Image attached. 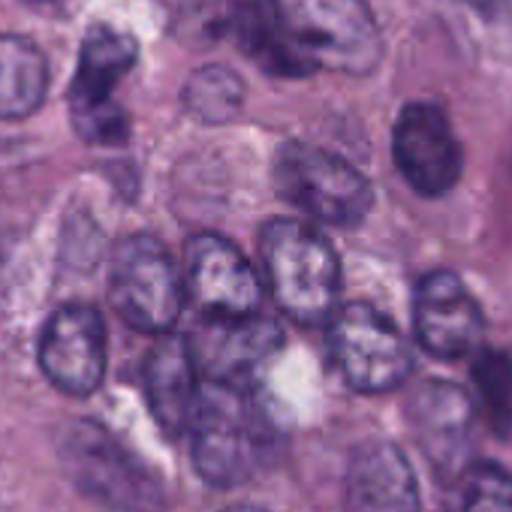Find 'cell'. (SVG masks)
<instances>
[{
    "mask_svg": "<svg viewBox=\"0 0 512 512\" xmlns=\"http://www.w3.org/2000/svg\"><path fill=\"white\" fill-rule=\"evenodd\" d=\"M43 374L67 395H91L106 374V326L103 317L82 302L61 305L40 338Z\"/></svg>",
    "mask_w": 512,
    "mask_h": 512,
    "instance_id": "7c38bea8",
    "label": "cell"
},
{
    "mask_svg": "<svg viewBox=\"0 0 512 512\" xmlns=\"http://www.w3.org/2000/svg\"><path fill=\"white\" fill-rule=\"evenodd\" d=\"M290 40L320 67L371 73L383 55L380 28L365 0H272Z\"/></svg>",
    "mask_w": 512,
    "mask_h": 512,
    "instance_id": "3957f363",
    "label": "cell"
},
{
    "mask_svg": "<svg viewBox=\"0 0 512 512\" xmlns=\"http://www.w3.org/2000/svg\"><path fill=\"white\" fill-rule=\"evenodd\" d=\"M413 332L419 347L434 359H464L479 353L485 317L464 281L449 269H437L416 287Z\"/></svg>",
    "mask_w": 512,
    "mask_h": 512,
    "instance_id": "8fae6325",
    "label": "cell"
},
{
    "mask_svg": "<svg viewBox=\"0 0 512 512\" xmlns=\"http://www.w3.org/2000/svg\"><path fill=\"white\" fill-rule=\"evenodd\" d=\"M184 106L202 124H226L244 106V82L229 67H202L184 85Z\"/></svg>",
    "mask_w": 512,
    "mask_h": 512,
    "instance_id": "44dd1931",
    "label": "cell"
},
{
    "mask_svg": "<svg viewBox=\"0 0 512 512\" xmlns=\"http://www.w3.org/2000/svg\"><path fill=\"white\" fill-rule=\"evenodd\" d=\"M136 40L109 25H94L82 43L79 70L70 88L73 127L85 142L121 145L127 139V115L112 100L115 85L136 64Z\"/></svg>",
    "mask_w": 512,
    "mask_h": 512,
    "instance_id": "ba28073f",
    "label": "cell"
},
{
    "mask_svg": "<svg viewBox=\"0 0 512 512\" xmlns=\"http://www.w3.org/2000/svg\"><path fill=\"white\" fill-rule=\"evenodd\" d=\"M275 187L299 211L329 226H359L374 208V190L353 163L305 142H287L278 151Z\"/></svg>",
    "mask_w": 512,
    "mask_h": 512,
    "instance_id": "277c9868",
    "label": "cell"
},
{
    "mask_svg": "<svg viewBox=\"0 0 512 512\" xmlns=\"http://www.w3.org/2000/svg\"><path fill=\"white\" fill-rule=\"evenodd\" d=\"M187 290L202 317H253L263 305L260 278L238 247L202 232L187 244Z\"/></svg>",
    "mask_w": 512,
    "mask_h": 512,
    "instance_id": "4fadbf2b",
    "label": "cell"
},
{
    "mask_svg": "<svg viewBox=\"0 0 512 512\" xmlns=\"http://www.w3.org/2000/svg\"><path fill=\"white\" fill-rule=\"evenodd\" d=\"M443 512H512V473L497 461H467L452 479Z\"/></svg>",
    "mask_w": 512,
    "mask_h": 512,
    "instance_id": "d6986e66",
    "label": "cell"
},
{
    "mask_svg": "<svg viewBox=\"0 0 512 512\" xmlns=\"http://www.w3.org/2000/svg\"><path fill=\"white\" fill-rule=\"evenodd\" d=\"M407 419L419 452L440 476H455L467 464L473 437V401L446 380H425L407 401Z\"/></svg>",
    "mask_w": 512,
    "mask_h": 512,
    "instance_id": "5bb4252c",
    "label": "cell"
},
{
    "mask_svg": "<svg viewBox=\"0 0 512 512\" xmlns=\"http://www.w3.org/2000/svg\"><path fill=\"white\" fill-rule=\"evenodd\" d=\"M61 458L79 491L115 512H160L163 491L139 458H133L103 425L73 422Z\"/></svg>",
    "mask_w": 512,
    "mask_h": 512,
    "instance_id": "5b68a950",
    "label": "cell"
},
{
    "mask_svg": "<svg viewBox=\"0 0 512 512\" xmlns=\"http://www.w3.org/2000/svg\"><path fill=\"white\" fill-rule=\"evenodd\" d=\"M263 263L278 308L302 323L332 320L341 299V260L326 235L302 220H272L263 229Z\"/></svg>",
    "mask_w": 512,
    "mask_h": 512,
    "instance_id": "7a4b0ae2",
    "label": "cell"
},
{
    "mask_svg": "<svg viewBox=\"0 0 512 512\" xmlns=\"http://www.w3.org/2000/svg\"><path fill=\"white\" fill-rule=\"evenodd\" d=\"M470 10H476L485 19H500L512 10V0H461Z\"/></svg>",
    "mask_w": 512,
    "mask_h": 512,
    "instance_id": "603a6c76",
    "label": "cell"
},
{
    "mask_svg": "<svg viewBox=\"0 0 512 512\" xmlns=\"http://www.w3.org/2000/svg\"><path fill=\"white\" fill-rule=\"evenodd\" d=\"M187 431H193L196 473L214 488L250 479L269 458L272 425L250 389L208 383L199 389Z\"/></svg>",
    "mask_w": 512,
    "mask_h": 512,
    "instance_id": "6da1fadb",
    "label": "cell"
},
{
    "mask_svg": "<svg viewBox=\"0 0 512 512\" xmlns=\"http://www.w3.org/2000/svg\"><path fill=\"white\" fill-rule=\"evenodd\" d=\"M344 512H422L416 473L395 443L368 440L353 452Z\"/></svg>",
    "mask_w": 512,
    "mask_h": 512,
    "instance_id": "9a60e30c",
    "label": "cell"
},
{
    "mask_svg": "<svg viewBox=\"0 0 512 512\" xmlns=\"http://www.w3.org/2000/svg\"><path fill=\"white\" fill-rule=\"evenodd\" d=\"M145 398L166 434L181 437L190 428L199 398V371L187 341L163 335L151 347L145 359Z\"/></svg>",
    "mask_w": 512,
    "mask_h": 512,
    "instance_id": "2e32d148",
    "label": "cell"
},
{
    "mask_svg": "<svg viewBox=\"0 0 512 512\" xmlns=\"http://www.w3.org/2000/svg\"><path fill=\"white\" fill-rule=\"evenodd\" d=\"M109 296L118 317L145 335H166L184 305L181 278L166 247L151 235H130L118 244Z\"/></svg>",
    "mask_w": 512,
    "mask_h": 512,
    "instance_id": "52a82bcc",
    "label": "cell"
},
{
    "mask_svg": "<svg viewBox=\"0 0 512 512\" xmlns=\"http://www.w3.org/2000/svg\"><path fill=\"white\" fill-rule=\"evenodd\" d=\"M49 91L43 49L19 34H0V121L34 115Z\"/></svg>",
    "mask_w": 512,
    "mask_h": 512,
    "instance_id": "ac0fdd59",
    "label": "cell"
},
{
    "mask_svg": "<svg viewBox=\"0 0 512 512\" xmlns=\"http://www.w3.org/2000/svg\"><path fill=\"white\" fill-rule=\"evenodd\" d=\"M232 34L241 52L272 76L305 79L317 70V64L290 40V34L278 22L272 0H247V4H238Z\"/></svg>",
    "mask_w": 512,
    "mask_h": 512,
    "instance_id": "e0dca14e",
    "label": "cell"
},
{
    "mask_svg": "<svg viewBox=\"0 0 512 512\" xmlns=\"http://www.w3.org/2000/svg\"><path fill=\"white\" fill-rule=\"evenodd\" d=\"M226 512H263V509H253V506H232Z\"/></svg>",
    "mask_w": 512,
    "mask_h": 512,
    "instance_id": "cb8c5ba5",
    "label": "cell"
},
{
    "mask_svg": "<svg viewBox=\"0 0 512 512\" xmlns=\"http://www.w3.org/2000/svg\"><path fill=\"white\" fill-rule=\"evenodd\" d=\"M329 350L356 392H392L413 374V353L404 335L368 302H350L332 314Z\"/></svg>",
    "mask_w": 512,
    "mask_h": 512,
    "instance_id": "8992f818",
    "label": "cell"
},
{
    "mask_svg": "<svg viewBox=\"0 0 512 512\" xmlns=\"http://www.w3.org/2000/svg\"><path fill=\"white\" fill-rule=\"evenodd\" d=\"M392 154L404 181L425 199L446 196L464 169L461 142L434 103H410L401 109L392 130Z\"/></svg>",
    "mask_w": 512,
    "mask_h": 512,
    "instance_id": "30bf717a",
    "label": "cell"
},
{
    "mask_svg": "<svg viewBox=\"0 0 512 512\" xmlns=\"http://www.w3.org/2000/svg\"><path fill=\"white\" fill-rule=\"evenodd\" d=\"M476 398L494 434H512V356L503 350H479L470 368Z\"/></svg>",
    "mask_w": 512,
    "mask_h": 512,
    "instance_id": "7402d4cb",
    "label": "cell"
},
{
    "mask_svg": "<svg viewBox=\"0 0 512 512\" xmlns=\"http://www.w3.org/2000/svg\"><path fill=\"white\" fill-rule=\"evenodd\" d=\"M284 335L272 320L253 317H202L187 350L196 371L214 386L250 389V380L272 362Z\"/></svg>",
    "mask_w": 512,
    "mask_h": 512,
    "instance_id": "9c48e42d",
    "label": "cell"
},
{
    "mask_svg": "<svg viewBox=\"0 0 512 512\" xmlns=\"http://www.w3.org/2000/svg\"><path fill=\"white\" fill-rule=\"evenodd\" d=\"M169 34L187 49H211L232 34L238 0H163Z\"/></svg>",
    "mask_w": 512,
    "mask_h": 512,
    "instance_id": "ffe728a7",
    "label": "cell"
}]
</instances>
